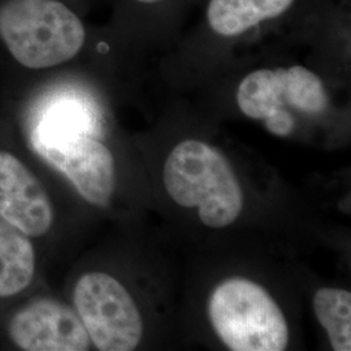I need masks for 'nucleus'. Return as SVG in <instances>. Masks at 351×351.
<instances>
[{
  "instance_id": "3",
  "label": "nucleus",
  "mask_w": 351,
  "mask_h": 351,
  "mask_svg": "<svg viewBox=\"0 0 351 351\" xmlns=\"http://www.w3.org/2000/svg\"><path fill=\"white\" fill-rule=\"evenodd\" d=\"M213 329L233 351H282L288 323L271 294L246 278H229L213 290L208 302Z\"/></svg>"
},
{
  "instance_id": "9",
  "label": "nucleus",
  "mask_w": 351,
  "mask_h": 351,
  "mask_svg": "<svg viewBox=\"0 0 351 351\" xmlns=\"http://www.w3.org/2000/svg\"><path fill=\"white\" fill-rule=\"evenodd\" d=\"M34 269L36 255L29 236L0 216V298L27 288Z\"/></svg>"
},
{
  "instance_id": "1",
  "label": "nucleus",
  "mask_w": 351,
  "mask_h": 351,
  "mask_svg": "<svg viewBox=\"0 0 351 351\" xmlns=\"http://www.w3.org/2000/svg\"><path fill=\"white\" fill-rule=\"evenodd\" d=\"M164 185L177 204L197 207L208 228L233 224L243 208V193L232 165L201 141L188 139L176 146L164 165Z\"/></svg>"
},
{
  "instance_id": "8",
  "label": "nucleus",
  "mask_w": 351,
  "mask_h": 351,
  "mask_svg": "<svg viewBox=\"0 0 351 351\" xmlns=\"http://www.w3.org/2000/svg\"><path fill=\"white\" fill-rule=\"evenodd\" d=\"M237 101L239 110L255 120L288 111L287 106L300 111L301 95L293 68L259 69L246 75L239 84Z\"/></svg>"
},
{
  "instance_id": "4",
  "label": "nucleus",
  "mask_w": 351,
  "mask_h": 351,
  "mask_svg": "<svg viewBox=\"0 0 351 351\" xmlns=\"http://www.w3.org/2000/svg\"><path fill=\"white\" fill-rule=\"evenodd\" d=\"M75 307L90 341L101 351L134 350L143 323L129 291L116 278L88 272L75 284Z\"/></svg>"
},
{
  "instance_id": "5",
  "label": "nucleus",
  "mask_w": 351,
  "mask_h": 351,
  "mask_svg": "<svg viewBox=\"0 0 351 351\" xmlns=\"http://www.w3.org/2000/svg\"><path fill=\"white\" fill-rule=\"evenodd\" d=\"M34 150L71 180L88 203L106 207L112 197L116 173L112 152L86 133L50 141H32Z\"/></svg>"
},
{
  "instance_id": "7",
  "label": "nucleus",
  "mask_w": 351,
  "mask_h": 351,
  "mask_svg": "<svg viewBox=\"0 0 351 351\" xmlns=\"http://www.w3.org/2000/svg\"><path fill=\"white\" fill-rule=\"evenodd\" d=\"M0 216L29 237H40L53 223L46 190L14 155L0 151Z\"/></svg>"
},
{
  "instance_id": "6",
  "label": "nucleus",
  "mask_w": 351,
  "mask_h": 351,
  "mask_svg": "<svg viewBox=\"0 0 351 351\" xmlns=\"http://www.w3.org/2000/svg\"><path fill=\"white\" fill-rule=\"evenodd\" d=\"M8 332L13 343L25 351H86L91 343L78 314L50 298L21 308L13 316Z\"/></svg>"
},
{
  "instance_id": "12",
  "label": "nucleus",
  "mask_w": 351,
  "mask_h": 351,
  "mask_svg": "<svg viewBox=\"0 0 351 351\" xmlns=\"http://www.w3.org/2000/svg\"><path fill=\"white\" fill-rule=\"evenodd\" d=\"M139 3H143V4H154V3H159L162 0H137Z\"/></svg>"
},
{
  "instance_id": "2",
  "label": "nucleus",
  "mask_w": 351,
  "mask_h": 351,
  "mask_svg": "<svg viewBox=\"0 0 351 351\" xmlns=\"http://www.w3.org/2000/svg\"><path fill=\"white\" fill-rule=\"evenodd\" d=\"M0 37L13 59L46 69L73 59L85 43L82 21L55 0H12L0 7Z\"/></svg>"
},
{
  "instance_id": "10",
  "label": "nucleus",
  "mask_w": 351,
  "mask_h": 351,
  "mask_svg": "<svg viewBox=\"0 0 351 351\" xmlns=\"http://www.w3.org/2000/svg\"><path fill=\"white\" fill-rule=\"evenodd\" d=\"M293 3L294 0H211L207 20L215 33L236 37L264 20L278 17Z\"/></svg>"
},
{
  "instance_id": "11",
  "label": "nucleus",
  "mask_w": 351,
  "mask_h": 351,
  "mask_svg": "<svg viewBox=\"0 0 351 351\" xmlns=\"http://www.w3.org/2000/svg\"><path fill=\"white\" fill-rule=\"evenodd\" d=\"M314 311L326 328L333 350H351V294L342 289H319L314 295Z\"/></svg>"
}]
</instances>
